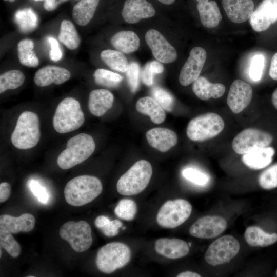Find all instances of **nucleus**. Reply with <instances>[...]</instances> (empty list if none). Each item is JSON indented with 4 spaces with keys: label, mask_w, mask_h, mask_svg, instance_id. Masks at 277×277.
<instances>
[{
    "label": "nucleus",
    "mask_w": 277,
    "mask_h": 277,
    "mask_svg": "<svg viewBox=\"0 0 277 277\" xmlns=\"http://www.w3.org/2000/svg\"><path fill=\"white\" fill-rule=\"evenodd\" d=\"M102 189V184L97 177L83 175L70 180L65 187L64 193L69 205L81 206L93 201Z\"/></svg>",
    "instance_id": "f257e3e1"
},
{
    "label": "nucleus",
    "mask_w": 277,
    "mask_h": 277,
    "mask_svg": "<svg viewBox=\"0 0 277 277\" xmlns=\"http://www.w3.org/2000/svg\"><path fill=\"white\" fill-rule=\"evenodd\" d=\"M95 149V143L91 135L78 134L68 141L66 148L57 157V165L62 169H70L87 160Z\"/></svg>",
    "instance_id": "f03ea898"
},
{
    "label": "nucleus",
    "mask_w": 277,
    "mask_h": 277,
    "mask_svg": "<svg viewBox=\"0 0 277 277\" xmlns=\"http://www.w3.org/2000/svg\"><path fill=\"white\" fill-rule=\"evenodd\" d=\"M152 174V167L147 161L136 162L118 179L116 189L124 196L137 194L148 186Z\"/></svg>",
    "instance_id": "7ed1b4c3"
},
{
    "label": "nucleus",
    "mask_w": 277,
    "mask_h": 277,
    "mask_svg": "<svg viewBox=\"0 0 277 277\" xmlns=\"http://www.w3.org/2000/svg\"><path fill=\"white\" fill-rule=\"evenodd\" d=\"M85 121L79 102L67 97L58 105L53 117V126L59 133H66L80 128Z\"/></svg>",
    "instance_id": "20e7f679"
},
{
    "label": "nucleus",
    "mask_w": 277,
    "mask_h": 277,
    "mask_svg": "<svg viewBox=\"0 0 277 277\" xmlns=\"http://www.w3.org/2000/svg\"><path fill=\"white\" fill-rule=\"evenodd\" d=\"M41 136L39 118L31 111L23 112L18 117L11 134V141L14 147L28 149L35 146Z\"/></svg>",
    "instance_id": "39448f33"
},
{
    "label": "nucleus",
    "mask_w": 277,
    "mask_h": 277,
    "mask_svg": "<svg viewBox=\"0 0 277 277\" xmlns=\"http://www.w3.org/2000/svg\"><path fill=\"white\" fill-rule=\"evenodd\" d=\"M131 255V250L127 245L121 242H111L99 249L95 263L100 271L110 274L126 266L130 262Z\"/></svg>",
    "instance_id": "423d86ee"
},
{
    "label": "nucleus",
    "mask_w": 277,
    "mask_h": 277,
    "mask_svg": "<svg viewBox=\"0 0 277 277\" xmlns=\"http://www.w3.org/2000/svg\"><path fill=\"white\" fill-rule=\"evenodd\" d=\"M224 127V121L219 114L209 112L192 118L188 124L186 133L192 141H204L218 135Z\"/></svg>",
    "instance_id": "0eeeda50"
},
{
    "label": "nucleus",
    "mask_w": 277,
    "mask_h": 277,
    "mask_svg": "<svg viewBox=\"0 0 277 277\" xmlns=\"http://www.w3.org/2000/svg\"><path fill=\"white\" fill-rule=\"evenodd\" d=\"M192 212L190 203L182 199L166 201L156 216L157 224L165 228H174L184 223Z\"/></svg>",
    "instance_id": "6e6552de"
},
{
    "label": "nucleus",
    "mask_w": 277,
    "mask_h": 277,
    "mask_svg": "<svg viewBox=\"0 0 277 277\" xmlns=\"http://www.w3.org/2000/svg\"><path fill=\"white\" fill-rule=\"evenodd\" d=\"M59 234L77 252L86 251L92 243L91 228L84 221L67 222L61 227Z\"/></svg>",
    "instance_id": "1a4fd4ad"
},
{
    "label": "nucleus",
    "mask_w": 277,
    "mask_h": 277,
    "mask_svg": "<svg viewBox=\"0 0 277 277\" xmlns=\"http://www.w3.org/2000/svg\"><path fill=\"white\" fill-rule=\"evenodd\" d=\"M238 240L230 235H224L214 241L205 254L206 261L212 266H216L229 262L240 250Z\"/></svg>",
    "instance_id": "9d476101"
},
{
    "label": "nucleus",
    "mask_w": 277,
    "mask_h": 277,
    "mask_svg": "<svg viewBox=\"0 0 277 277\" xmlns=\"http://www.w3.org/2000/svg\"><path fill=\"white\" fill-rule=\"evenodd\" d=\"M272 140V135L267 132L255 128H247L233 138L232 146L235 152L243 155L268 147Z\"/></svg>",
    "instance_id": "9b49d317"
},
{
    "label": "nucleus",
    "mask_w": 277,
    "mask_h": 277,
    "mask_svg": "<svg viewBox=\"0 0 277 277\" xmlns=\"http://www.w3.org/2000/svg\"><path fill=\"white\" fill-rule=\"evenodd\" d=\"M145 41L157 61L170 63L176 60L177 54L175 48L156 30H148L145 34Z\"/></svg>",
    "instance_id": "f8f14e48"
},
{
    "label": "nucleus",
    "mask_w": 277,
    "mask_h": 277,
    "mask_svg": "<svg viewBox=\"0 0 277 277\" xmlns=\"http://www.w3.org/2000/svg\"><path fill=\"white\" fill-rule=\"evenodd\" d=\"M225 219L219 216L206 215L198 219L190 227V234L201 239L214 238L223 233L227 228Z\"/></svg>",
    "instance_id": "ddd939ff"
},
{
    "label": "nucleus",
    "mask_w": 277,
    "mask_h": 277,
    "mask_svg": "<svg viewBox=\"0 0 277 277\" xmlns=\"http://www.w3.org/2000/svg\"><path fill=\"white\" fill-rule=\"evenodd\" d=\"M206 58V52L203 48L195 47L192 49L180 71L179 82L182 86L190 85L199 77Z\"/></svg>",
    "instance_id": "4468645a"
},
{
    "label": "nucleus",
    "mask_w": 277,
    "mask_h": 277,
    "mask_svg": "<svg viewBox=\"0 0 277 277\" xmlns=\"http://www.w3.org/2000/svg\"><path fill=\"white\" fill-rule=\"evenodd\" d=\"M277 21V0H263L253 11L250 24L255 31L267 30Z\"/></svg>",
    "instance_id": "2eb2a0df"
},
{
    "label": "nucleus",
    "mask_w": 277,
    "mask_h": 277,
    "mask_svg": "<svg viewBox=\"0 0 277 277\" xmlns=\"http://www.w3.org/2000/svg\"><path fill=\"white\" fill-rule=\"evenodd\" d=\"M252 94V88L249 84L242 80H235L230 86L227 104L233 113H239L250 104Z\"/></svg>",
    "instance_id": "dca6fc26"
},
{
    "label": "nucleus",
    "mask_w": 277,
    "mask_h": 277,
    "mask_svg": "<svg viewBox=\"0 0 277 277\" xmlns=\"http://www.w3.org/2000/svg\"><path fill=\"white\" fill-rule=\"evenodd\" d=\"M155 13L153 6L146 0H126L122 15L126 22L134 24L142 19L152 17Z\"/></svg>",
    "instance_id": "f3484780"
},
{
    "label": "nucleus",
    "mask_w": 277,
    "mask_h": 277,
    "mask_svg": "<svg viewBox=\"0 0 277 277\" xmlns=\"http://www.w3.org/2000/svg\"><path fill=\"white\" fill-rule=\"evenodd\" d=\"M70 77V72L64 68L56 66H46L36 71L34 81L37 86L45 87L52 84H63L69 80Z\"/></svg>",
    "instance_id": "a211bd4d"
},
{
    "label": "nucleus",
    "mask_w": 277,
    "mask_h": 277,
    "mask_svg": "<svg viewBox=\"0 0 277 277\" xmlns=\"http://www.w3.org/2000/svg\"><path fill=\"white\" fill-rule=\"evenodd\" d=\"M154 249L158 254L171 259L183 258L189 251L188 244L176 238L159 239L155 242Z\"/></svg>",
    "instance_id": "6ab92c4d"
},
{
    "label": "nucleus",
    "mask_w": 277,
    "mask_h": 277,
    "mask_svg": "<svg viewBox=\"0 0 277 277\" xmlns=\"http://www.w3.org/2000/svg\"><path fill=\"white\" fill-rule=\"evenodd\" d=\"M222 4L228 18L235 23L249 19L254 11L252 0H222Z\"/></svg>",
    "instance_id": "aec40b11"
},
{
    "label": "nucleus",
    "mask_w": 277,
    "mask_h": 277,
    "mask_svg": "<svg viewBox=\"0 0 277 277\" xmlns=\"http://www.w3.org/2000/svg\"><path fill=\"white\" fill-rule=\"evenodd\" d=\"M149 144L162 152H165L177 143V136L172 130L165 128H154L146 134Z\"/></svg>",
    "instance_id": "412c9836"
},
{
    "label": "nucleus",
    "mask_w": 277,
    "mask_h": 277,
    "mask_svg": "<svg viewBox=\"0 0 277 277\" xmlns=\"http://www.w3.org/2000/svg\"><path fill=\"white\" fill-rule=\"evenodd\" d=\"M35 223L34 216L30 213H24L18 217L8 214L0 216V228L11 233L29 232L34 228Z\"/></svg>",
    "instance_id": "4be33fe9"
},
{
    "label": "nucleus",
    "mask_w": 277,
    "mask_h": 277,
    "mask_svg": "<svg viewBox=\"0 0 277 277\" xmlns=\"http://www.w3.org/2000/svg\"><path fill=\"white\" fill-rule=\"evenodd\" d=\"M114 96L105 89L92 91L89 96L88 108L92 114L101 116L105 114L112 106Z\"/></svg>",
    "instance_id": "5701e85b"
},
{
    "label": "nucleus",
    "mask_w": 277,
    "mask_h": 277,
    "mask_svg": "<svg viewBox=\"0 0 277 277\" xmlns=\"http://www.w3.org/2000/svg\"><path fill=\"white\" fill-rule=\"evenodd\" d=\"M196 5L200 19L203 25L208 28H213L217 26L222 17L214 1L196 0Z\"/></svg>",
    "instance_id": "b1692460"
},
{
    "label": "nucleus",
    "mask_w": 277,
    "mask_h": 277,
    "mask_svg": "<svg viewBox=\"0 0 277 277\" xmlns=\"http://www.w3.org/2000/svg\"><path fill=\"white\" fill-rule=\"evenodd\" d=\"M225 87L220 83H212L206 78L199 76L193 83L192 90L196 96L202 100L212 97L218 98L223 95Z\"/></svg>",
    "instance_id": "393cba45"
},
{
    "label": "nucleus",
    "mask_w": 277,
    "mask_h": 277,
    "mask_svg": "<svg viewBox=\"0 0 277 277\" xmlns=\"http://www.w3.org/2000/svg\"><path fill=\"white\" fill-rule=\"evenodd\" d=\"M275 150L271 147L261 148L243 154V163L252 169H261L268 166L272 161Z\"/></svg>",
    "instance_id": "a878e982"
},
{
    "label": "nucleus",
    "mask_w": 277,
    "mask_h": 277,
    "mask_svg": "<svg viewBox=\"0 0 277 277\" xmlns=\"http://www.w3.org/2000/svg\"><path fill=\"white\" fill-rule=\"evenodd\" d=\"M136 110L141 113L150 116L155 124H161L166 118L164 109L153 97L145 96L140 98L136 103Z\"/></svg>",
    "instance_id": "bb28decb"
},
{
    "label": "nucleus",
    "mask_w": 277,
    "mask_h": 277,
    "mask_svg": "<svg viewBox=\"0 0 277 277\" xmlns=\"http://www.w3.org/2000/svg\"><path fill=\"white\" fill-rule=\"evenodd\" d=\"M115 49L124 53H130L137 50L140 46V39L131 31H121L114 34L110 39Z\"/></svg>",
    "instance_id": "cd10ccee"
},
{
    "label": "nucleus",
    "mask_w": 277,
    "mask_h": 277,
    "mask_svg": "<svg viewBox=\"0 0 277 277\" xmlns=\"http://www.w3.org/2000/svg\"><path fill=\"white\" fill-rule=\"evenodd\" d=\"M100 0H80L74 6L72 17L78 25H87L93 18Z\"/></svg>",
    "instance_id": "c85d7f7f"
},
{
    "label": "nucleus",
    "mask_w": 277,
    "mask_h": 277,
    "mask_svg": "<svg viewBox=\"0 0 277 277\" xmlns=\"http://www.w3.org/2000/svg\"><path fill=\"white\" fill-rule=\"evenodd\" d=\"M246 242L251 246L265 247L271 245L277 241V234L264 232L258 227L247 228L244 234Z\"/></svg>",
    "instance_id": "c756f323"
},
{
    "label": "nucleus",
    "mask_w": 277,
    "mask_h": 277,
    "mask_svg": "<svg viewBox=\"0 0 277 277\" xmlns=\"http://www.w3.org/2000/svg\"><path fill=\"white\" fill-rule=\"evenodd\" d=\"M58 38L70 50L76 49L80 44V37L77 30L69 20L64 19L61 22Z\"/></svg>",
    "instance_id": "7c9ffc66"
},
{
    "label": "nucleus",
    "mask_w": 277,
    "mask_h": 277,
    "mask_svg": "<svg viewBox=\"0 0 277 277\" xmlns=\"http://www.w3.org/2000/svg\"><path fill=\"white\" fill-rule=\"evenodd\" d=\"M100 57L103 62L111 69L121 72H125L129 64L123 53L114 50L106 49L102 51Z\"/></svg>",
    "instance_id": "2f4dec72"
},
{
    "label": "nucleus",
    "mask_w": 277,
    "mask_h": 277,
    "mask_svg": "<svg viewBox=\"0 0 277 277\" xmlns=\"http://www.w3.org/2000/svg\"><path fill=\"white\" fill-rule=\"evenodd\" d=\"M33 49L34 43L30 39H22L18 43V57L22 65L28 67L38 66L39 60Z\"/></svg>",
    "instance_id": "473e14b6"
},
{
    "label": "nucleus",
    "mask_w": 277,
    "mask_h": 277,
    "mask_svg": "<svg viewBox=\"0 0 277 277\" xmlns=\"http://www.w3.org/2000/svg\"><path fill=\"white\" fill-rule=\"evenodd\" d=\"M25 80L24 73L18 70H11L0 75V93L15 89L23 85Z\"/></svg>",
    "instance_id": "72a5a7b5"
},
{
    "label": "nucleus",
    "mask_w": 277,
    "mask_h": 277,
    "mask_svg": "<svg viewBox=\"0 0 277 277\" xmlns=\"http://www.w3.org/2000/svg\"><path fill=\"white\" fill-rule=\"evenodd\" d=\"M93 76L96 84L109 88L117 87L123 79L119 74L105 69L96 70Z\"/></svg>",
    "instance_id": "f704fd0d"
},
{
    "label": "nucleus",
    "mask_w": 277,
    "mask_h": 277,
    "mask_svg": "<svg viewBox=\"0 0 277 277\" xmlns=\"http://www.w3.org/2000/svg\"><path fill=\"white\" fill-rule=\"evenodd\" d=\"M137 205L132 200H121L114 209L115 215L120 219L130 221L134 219L137 212Z\"/></svg>",
    "instance_id": "c9c22d12"
},
{
    "label": "nucleus",
    "mask_w": 277,
    "mask_h": 277,
    "mask_svg": "<svg viewBox=\"0 0 277 277\" xmlns=\"http://www.w3.org/2000/svg\"><path fill=\"white\" fill-rule=\"evenodd\" d=\"M0 244L7 253L13 258L18 257L21 252L18 243L14 239L12 233L3 229L0 230Z\"/></svg>",
    "instance_id": "e433bc0d"
},
{
    "label": "nucleus",
    "mask_w": 277,
    "mask_h": 277,
    "mask_svg": "<svg viewBox=\"0 0 277 277\" xmlns=\"http://www.w3.org/2000/svg\"><path fill=\"white\" fill-rule=\"evenodd\" d=\"M151 94L163 108L168 112H171L173 108L174 99L167 91L161 87H156L152 89Z\"/></svg>",
    "instance_id": "4c0bfd02"
},
{
    "label": "nucleus",
    "mask_w": 277,
    "mask_h": 277,
    "mask_svg": "<svg viewBox=\"0 0 277 277\" xmlns=\"http://www.w3.org/2000/svg\"><path fill=\"white\" fill-rule=\"evenodd\" d=\"M259 183L265 189L277 187V164L268 168L260 175Z\"/></svg>",
    "instance_id": "58836bf2"
},
{
    "label": "nucleus",
    "mask_w": 277,
    "mask_h": 277,
    "mask_svg": "<svg viewBox=\"0 0 277 277\" xmlns=\"http://www.w3.org/2000/svg\"><path fill=\"white\" fill-rule=\"evenodd\" d=\"M182 174L187 180L199 186H204L209 181V177L207 174L191 167L185 168L182 170Z\"/></svg>",
    "instance_id": "ea45409f"
},
{
    "label": "nucleus",
    "mask_w": 277,
    "mask_h": 277,
    "mask_svg": "<svg viewBox=\"0 0 277 277\" xmlns=\"http://www.w3.org/2000/svg\"><path fill=\"white\" fill-rule=\"evenodd\" d=\"M265 58L262 54H256L251 58L249 68V76L254 81L258 82L263 74Z\"/></svg>",
    "instance_id": "a19ab883"
},
{
    "label": "nucleus",
    "mask_w": 277,
    "mask_h": 277,
    "mask_svg": "<svg viewBox=\"0 0 277 277\" xmlns=\"http://www.w3.org/2000/svg\"><path fill=\"white\" fill-rule=\"evenodd\" d=\"M140 67L136 62H132L126 72L127 82L132 92H135L139 86Z\"/></svg>",
    "instance_id": "79ce46f5"
},
{
    "label": "nucleus",
    "mask_w": 277,
    "mask_h": 277,
    "mask_svg": "<svg viewBox=\"0 0 277 277\" xmlns=\"http://www.w3.org/2000/svg\"><path fill=\"white\" fill-rule=\"evenodd\" d=\"M30 190L38 200L42 203L46 204L48 201L49 195L45 187L34 180H31L29 183Z\"/></svg>",
    "instance_id": "37998d69"
},
{
    "label": "nucleus",
    "mask_w": 277,
    "mask_h": 277,
    "mask_svg": "<svg viewBox=\"0 0 277 277\" xmlns=\"http://www.w3.org/2000/svg\"><path fill=\"white\" fill-rule=\"evenodd\" d=\"M122 225V223L119 220H110L109 222L100 229L105 236L107 237H113L118 234L119 228Z\"/></svg>",
    "instance_id": "c03bdc74"
},
{
    "label": "nucleus",
    "mask_w": 277,
    "mask_h": 277,
    "mask_svg": "<svg viewBox=\"0 0 277 277\" xmlns=\"http://www.w3.org/2000/svg\"><path fill=\"white\" fill-rule=\"evenodd\" d=\"M48 41L51 46V50L49 52L50 59L54 62L59 61L62 57V52L60 50L57 40L50 37L48 38Z\"/></svg>",
    "instance_id": "a18cd8bd"
},
{
    "label": "nucleus",
    "mask_w": 277,
    "mask_h": 277,
    "mask_svg": "<svg viewBox=\"0 0 277 277\" xmlns=\"http://www.w3.org/2000/svg\"><path fill=\"white\" fill-rule=\"evenodd\" d=\"M155 74L152 71L150 63H147L144 67L141 77L143 82L147 86H151L153 83V76Z\"/></svg>",
    "instance_id": "49530a36"
},
{
    "label": "nucleus",
    "mask_w": 277,
    "mask_h": 277,
    "mask_svg": "<svg viewBox=\"0 0 277 277\" xmlns=\"http://www.w3.org/2000/svg\"><path fill=\"white\" fill-rule=\"evenodd\" d=\"M11 194V186L7 182H3L0 184V202L6 201Z\"/></svg>",
    "instance_id": "de8ad7c7"
},
{
    "label": "nucleus",
    "mask_w": 277,
    "mask_h": 277,
    "mask_svg": "<svg viewBox=\"0 0 277 277\" xmlns=\"http://www.w3.org/2000/svg\"><path fill=\"white\" fill-rule=\"evenodd\" d=\"M269 74L272 79L277 81V52L272 57Z\"/></svg>",
    "instance_id": "09e8293b"
},
{
    "label": "nucleus",
    "mask_w": 277,
    "mask_h": 277,
    "mask_svg": "<svg viewBox=\"0 0 277 277\" xmlns=\"http://www.w3.org/2000/svg\"><path fill=\"white\" fill-rule=\"evenodd\" d=\"M67 0H45L44 3V9L48 11L55 9L61 4Z\"/></svg>",
    "instance_id": "8fccbe9b"
},
{
    "label": "nucleus",
    "mask_w": 277,
    "mask_h": 277,
    "mask_svg": "<svg viewBox=\"0 0 277 277\" xmlns=\"http://www.w3.org/2000/svg\"><path fill=\"white\" fill-rule=\"evenodd\" d=\"M110 221V220L107 216L105 215H100L95 219L94 224L95 226L100 229L109 222Z\"/></svg>",
    "instance_id": "3c124183"
},
{
    "label": "nucleus",
    "mask_w": 277,
    "mask_h": 277,
    "mask_svg": "<svg viewBox=\"0 0 277 277\" xmlns=\"http://www.w3.org/2000/svg\"><path fill=\"white\" fill-rule=\"evenodd\" d=\"M150 63L151 68L155 74H160L163 72L164 67L160 62L153 61L150 62Z\"/></svg>",
    "instance_id": "603ef678"
},
{
    "label": "nucleus",
    "mask_w": 277,
    "mask_h": 277,
    "mask_svg": "<svg viewBox=\"0 0 277 277\" xmlns=\"http://www.w3.org/2000/svg\"><path fill=\"white\" fill-rule=\"evenodd\" d=\"M177 277H200L201 275L195 272L186 271L179 273Z\"/></svg>",
    "instance_id": "864d4df0"
},
{
    "label": "nucleus",
    "mask_w": 277,
    "mask_h": 277,
    "mask_svg": "<svg viewBox=\"0 0 277 277\" xmlns=\"http://www.w3.org/2000/svg\"><path fill=\"white\" fill-rule=\"evenodd\" d=\"M271 99L273 106L277 109V88L273 91Z\"/></svg>",
    "instance_id": "5fc2aeb1"
},
{
    "label": "nucleus",
    "mask_w": 277,
    "mask_h": 277,
    "mask_svg": "<svg viewBox=\"0 0 277 277\" xmlns=\"http://www.w3.org/2000/svg\"><path fill=\"white\" fill-rule=\"evenodd\" d=\"M161 3L165 5H171L173 4L175 0H158Z\"/></svg>",
    "instance_id": "6e6d98bb"
},
{
    "label": "nucleus",
    "mask_w": 277,
    "mask_h": 277,
    "mask_svg": "<svg viewBox=\"0 0 277 277\" xmlns=\"http://www.w3.org/2000/svg\"><path fill=\"white\" fill-rule=\"evenodd\" d=\"M4 1H9L10 2H13L15 1V0H4Z\"/></svg>",
    "instance_id": "4d7b16f0"
},
{
    "label": "nucleus",
    "mask_w": 277,
    "mask_h": 277,
    "mask_svg": "<svg viewBox=\"0 0 277 277\" xmlns=\"http://www.w3.org/2000/svg\"><path fill=\"white\" fill-rule=\"evenodd\" d=\"M122 229H123V230H124V229H126V227H123Z\"/></svg>",
    "instance_id": "13d9d810"
},
{
    "label": "nucleus",
    "mask_w": 277,
    "mask_h": 277,
    "mask_svg": "<svg viewBox=\"0 0 277 277\" xmlns=\"http://www.w3.org/2000/svg\"><path fill=\"white\" fill-rule=\"evenodd\" d=\"M189 246H191V243H189Z\"/></svg>",
    "instance_id": "bf43d9fd"
},
{
    "label": "nucleus",
    "mask_w": 277,
    "mask_h": 277,
    "mask_svg": "<svg viewBox=\"0 0 277 277\" xmlns=\"http://www.w3.org/2000/svg\"><path fill=\"white\" fill-rule=\"evenodd\" d=\"M276 276H277V270H276Z\"/></svg>",
    "instance_id": "052dcab7"
},
{
    "label": "nucleus",
    "mask_w": 277,
    "mask_h": 277,
    "mask_svg": "<svg viewBox=\"0 0 277 277\" xmlns=\"http://www.w3.org/2000/svg\"><path fill=\"white\" fill-rule=\"evenodd\" d=\"M34 1H41V0H34Z\"/></svg>",
    "instance_id": "680f3d73"
}]
</instances>
